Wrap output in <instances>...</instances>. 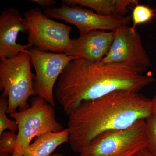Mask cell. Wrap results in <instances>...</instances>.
<instances>
[{
    "label": "cell",
    "mask_w": 156,
    "mask_h": 156,
    "mask_svg": "<svg viewBox=\"0 0 156 156\" xmlns=\"http://www.w3.org/2000/svg\"><path fill=\"white\" fill-rule=\"evenodd\" d=\"M125 65L95 63L77 58L58 78L55 95L69 115L84 101L94 100L118 91L139 92L154 83V77Z\"/></svg>",
    "instance_id": "cell-1"
},
{
    "label": "cell",
    "mask_w": 156,
    "mask_h": 156,
    "mask_svg": "<svg viewBox=\"0 0 156 156\" xmlns=\"http://www.w3.org/2000/svg\"><path fill=\"white\" fill-rule=\"evenodd\" d=\"M152 114L151 99L139 92L116 91L84 101L68 115L70 146L80 153L101 133L128 128Z\"/></svg>",
    "instance_id": "cell-2"
},
{
    "label": "cell",
    "mask_w": 156,
    "mask_h": 156,
    "mask_svg": "<svg viewBox=\"0 0 156 156\" xmlns=\"http://www.w3.org/2000/svg\"><path fill=\"white\" fill-rule=\"evenodd\" d=\"M32 64L28 50L10 58L0 59V90L8 98L7 113L27 109L29 98L37 96L34 89L35 74L31 69Z\"/></svg>",
    "instance_id": "cell-3"
},
{
    "label": "cell",
    "mask_w": 156,
    "mask_h": 156,
    "mask_svg": "<svg viewBox=\"0 0 156 156\" xmlns=\"http://www.w3.org/2000/svg\"><path fill=\"white\" fill-rule=\"evenodd\" d=\"M30 105L27 109L9 115L18 126L17 144L11 156H24L34 138L64 129L56 120L54 107L44 98L35 96Z\"/></svg>",
    "instance_id": "cell-4"
},
{
    "label": "cell",
    "mask_w": 156,
    "mask_h": 156,
    "mask_svg": "<svg viewBox=\"0 0 156 156\" xmlns=\"http://www.w3.org/2000/svg\"><path fill=\"white\" fill-rule=\"evenodd\" d=\"M145 120L98 135L81 151L80 156H134L147 148Z\"/></svg>",
    "instance_id": "cell-5"
},
{
    "label": "cell",
    "mask_w": 156,
    "mask_h": 156,
    "mask_svg": "<svg viewBox=\"0 0 156 156\" xmlns=\"http://www.w3.org/2000/svg\"><path fill=\"white\" fill-rule=\"evenodd\" d=\"M23 15L28 44L44 52L64 53L69 50L72 27L51 20L37 8L29 9Z\"/></svg>",
    "instance_id": "cell-6"
},
{
    "label": "cell",
    "mask_w": 156,
    "mask_h": 156,
    "mask_svg": "<svg viewBox=\"0 0 156 156\" xmlns=\"http://www.w3.org/2000/svg\"><path fill=\"white\" fill-rule=\"evenodd\" d=\"M44 14L50 18L61 19L76 27L83 35L93 30L115 31L131 22V16H103L80 6H69L62 3L59 8L45 9Z\"/></svg>",
    "instance_id": "cell-7"
},
{
    "label": "cell",
    "mask_w": 156,
    "mask_h": 156,
    "mask_svg": "<svg viewBox=\"0 0 156 156\" xmlns=\"http://www.w3.org/2000/svg\"><path fill=\"white\" fill-rule=\"evenodd\" d=\"M28 51L35 70L34 87L37 96L55 107L54 87L67 65L76 58L65 53L44 52L35 48Z\"/></svg>",
    "instance_id": "cell-8"
},
{
    "label": "cell",
    "mask_w": 156,
    "mask_h": 156,
    "mask_svg": "<svg viewBox=\"0 0 156 156\" xmlns=\"http://www.w3.org/2000/svg\"><path fill=\"white\" fill-rule=\"evenodd\" d=\"M115 32L108 53L100 63L125 65L144 72L150 65V59L136 29L125 26Z\"/></svg>",
    "instance_id": "cell-9"
},
{
    "label": "cell",
    "mask_w": 156,
    "mask_h": 156,
    "mask_svg": "<svg viewBox=\"0 0 156 156\" xmlns=\"http://www.w3.org/2000/svg\"><path fill=\"white\" fill-rule=\"evenodd\" d=\"M115 34V31H92L77 38L71 39V47L64 53L93 63H100L108 53Z\"/></svg>",
    "instance_id": "cell-10"
},
{
    "label": "cell",
    "mask_w": 156,
    "mask_h": 156,
    "mask_svg": "<svg viewBox=\"0 0 156 156\" xmlns=\"http://www.w3.org/2000/svg\"><path fill=\"white\" fill-rule=\"evenodd\" d=\"M20 32H27L20 11L14 8L5 9L0 15V58H12L32 47L17 43Z\"/></svg>",
    "instance_id": "cell-11"
},
{
    "label": "cell",
    "mask_w": 156,
    "mask_h": 156,
    "mask_svg": "<svg viewBox=\"0 0 156 156\" xmlns=\"http://www.w3.org/2000/svg\"><path fill=\"white\" fill-rule=\"evenodd\" d=\"M62 4L69 6L87 7L103 16H126L128 8L138 5L136 0H62Z\"/></svg>",
    "instance_id": "cell-12"
},
{
    "label": "cell",
    "mask_w": 156,
    "mask_h": 156,
    "mask_svg": "<svg viewBox=\"0 0 156 156\" xmlns=\"http://www.w3.org/2000/svg\"><path fill=\"white\" fill-rule=\"evenodd\" d=\"M69 139L67 128L58 132L45 133L36 137L24 156H50L59 146L69 142Z\"/></svg>",
    "instance_id": "cell-13"
},
{
    "label": "cell",
    "mask_w": 156,
    "mask_h": 156,
    "mask_svg": "<svg viewBox=\"0 0 156 156\" xmlns=\"http://www.w3.org/2000/svg\"><path fill=\"white\" fill-rule=\"evenodd\" d=\"M155 10L148 5H136L134 6L132 12L133 25L131 27L136 29V26L150 22L155 17Z\"/></svg>",
    "instance_id": "cell-14"
},
{
    "label": "cell",
    "mask_w": 156,
    "mask_h": 156,
    "mask_svg": "<svg viewBox=\"0 0 156 156\" xmlns=\"http://www.w3.org/2000/svg\"><path fill=\"white\" fill-rule=\"evenodd\" d=\"M8 107V98L1 95L0 96V136L7 129L13 132L18 130V126L16 121L10 119L7 116Z\"/></svg>",
    "instance_id": "cell-15"
},
{
    "label": "cell",
    "mask_w": 156,
    "mask_h": 156,
    "mask_svg": "<svg viewBox=\"0 0 156 156\" xmlns=\"http://www.w3.org/2000/svg\"><path fill=\"white\" fill-rule=\"evenodd\" d=\"M145 121L147 140L146 149L156 156V116L151 115Z\"/></svg>",
    "instance_id": "cell-16"
},
{
    "label": "cell",
    "mask_w": 156,
    "mask_h": 156,
    "mask_svg": "<svg viewBox=\"0 0 156 156\" xmlns=\"http://www.w3.org/2000/svg\"><path fill=\"white\" fill-rule=\"evenodd\" d=\"M0 137V153L12 154L17 144V134L11 131H6Z\"/></svg>",
    "instance_id": "cell-17"
},
{
    "label": "cell",
    "mask_w": 156,
    "mask_h": 156,
    "mask_svg": "<svg viewBox=\"0 0 156 156\" xmlns=\"http://www.w3.org/2000/svg\"><path fill=\"white\" fill-rule=\"evenodd\" d=\"M30 2L35 3L44 9L51 8V6L55 5L56 1L55 0H30Z\"/></svg>",
    "instance_id": "cell-18"
},
{
    "label": "cell",
    "mask_w": 156,
    "mask_h": 156,
    "mask_svg": "<svg viewBox=\"0 0 156 156\" xmlns=\"http://www.w3.org/2000/svg\"><path fill=\"white\" fill-rule=\"evenodd\" d=\"M134 156H155L152 154L149 151H148L147 149L143 150L137 153Z\"/></svg>",
    "instance_id": "cell-19"
},
{
    "label": "cell",
    "mask_w": 156,
    "mask_h": 156,
    "mask_svg": "<svg viewBox=\"0 0 156 156\" xmlns=\"http://www.w3.org/2000/svg\"><path fill=\"white\" fill-rule=\"evenodd\" d=\"M151 101L152 114L156 116V94L153 98L151 99Z\"/></svg>",
    "instance_id": "cell-20"
},
{
    "label": "cell",
    "mask_w": 156,
    "mask_h": 156,
    "mask_svg": "<svg viewBox=\"0 0 156 156\" xmlns=\"http://www.w3.org/2000/svg\"><path fill=\"white\" fill-rule=\"evenodd\" d=\"M63 154L60 153H56L53 154L50 156H62Z\"/></svg>",
    "instance_id": "cell-21"
},
{
    "label": "cell",
    "mask_w": 156,
    "mask_h": 156,
    "mask_svg": "<svg viewBox=\"0 0 156 156\" xmlns=\"http://www.w3.org/2000/svg\"><path fill=\"white\" fill-rule=\"evenodd\" d=\"M0 156H11L9 155V154L0 153Z\"/></svg>",
    "instance_id": "cell-22"
}]
</instances>
